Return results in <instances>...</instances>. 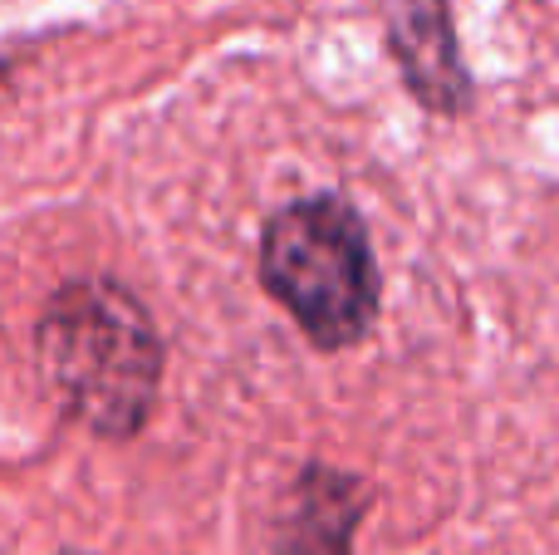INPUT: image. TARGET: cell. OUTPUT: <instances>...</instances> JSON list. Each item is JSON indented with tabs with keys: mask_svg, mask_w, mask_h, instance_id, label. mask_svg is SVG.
<instances>
[{
	"mask_svg": "<svg viewBox=\"0 0 559 555\" xmlns=\"http://www.w3.org/2000/svg\"><path fill=\"white\" fill-rule=\"evenodd\" d=\"M35 359L55 403L94 438L128 442L153 423L163 334L114 275H74L39 305Z\"/></svg>",
	"mask_w": 559,
	"mask_h": 555,
	"instance_id": "1",
	"label": "cell"
},
{
	"mask_svg": "<svg viewBox=\"0 0 559 555\" xmlns=\"http://www.w3.org/2000/svg\"><path fill=\"white\" fill-rule=\"evenodd\" d=\"M261 285L314 350H354L383 305L364 212L338 192L280 206L261 232Z\"/></svg>",
	"mask_w": 559,
	"mask_h": 555,
	"instance_id": "2",
	"label": "cell"
},
{
	"mask_svg": "<svg viewBox=\"0 0 559 555\" xmlns=\"http://www.w3.org/2000/svg\"><path fill=\"white\" fill-rule=\"evenodd\" d=\"M388 55L427 114L462 118L472 108V69L456 49L447 0H388Z\"/></svg>",
	"mask_w": 559,
	"mask_h": 555,
	"instance_id": "3",
	"label": "cell"
},
{
	"mask_svg": "<svg viewBox=\"0 0 559 555\" xmlns=\"http://www.w3.org/2000/svg\"><path fill=\"white\" fill-rule=\"evenodd\" d=\"M373 507V487L358 472L305 462L275 521V555H354V536Z\"/></svg>",
	"mask_w": 559,
	"mask_h": 555,
	"instance_id": "4",
	"label": "cell"
},
{
	"mask_svg": "<svg viewBox=\"0 0 559 555\" xmlns=\"http://www.w3.org/2000/svg\"><path fill=\"white\" fill-rule=\"evenodd\" d=\"M59 555H88V551H59Z\"/></svg>",
	"mask_w": 559,
	"mask_h": 555,
	"instance_id": "5",
	"label": "cell"
}]
</instances>
